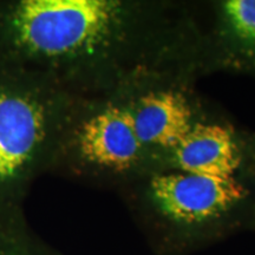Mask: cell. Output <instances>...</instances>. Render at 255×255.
Instances as JSON below:
<instances>
[{
    "label": "cell",
    "mask_w": 255,
    "mask_h": 255,
    "mask_svg": "<svg viewBox=\"0 0 255 255\" xmlns=\"http://www.w3.org/2000/svg\"><path fill=\"white\" fill-rule=\"evenodd\" d=\"M119 193L157 255H191L255 232V181L162 171Z\"/></svg>",
    "instance_id": "obj_1"
},
{
    "label": "cell",
    "mask_w": 255,
    "mask_h": 255,
    "mask_svg": "<svg viewBox=\"0 0 255 255\" xmlns=\"http://www.w3.org/2000/svg\"><path fill=\"white\" fill-rule=\"evenodd\" d=\"M72 97L0 60V207L23 206L34 181L50 174Z\"/></svg>",
    "instance_id": "obj_2"
},
{
    "label": "cell",
    "mask_w": 255,
    "mask_h": 255,
    "mask_svg": "<svg viewBox=\"0 0 255 255\" xmlns=\"http://www.w3.org/2000/svg\"><path fill=\"white\" fill-rule=\"evenodd\" d=\"M161 173L143 148L120 92L73 96L50 174L117 191Z\"/></svg>",
    "instance_id": "obj_3"
},
{
    "label": "cell",
    "mask_w": 255,
    "mask_h": 255,
    "mask_svg": "<svg viewBox=\"0 0 255 255\" xmlns=\"http://www.w3.org/2000/svg\"><path fill=\"white\" fill-rule=\"evenodd\" d=\"M196 79L161 76L120 91L145 151L164 171L167 156L197 124L221 114L196 92Z\"/></svg>",
    "instance_id": "obj_4"
},
{
    "label": "cell",
    "mask_w": 255,
    "mask_h": 255,
    "mask_svg": "<svg viewBox=\"0 0 255 255\" xmlns=\"http://www.w3.org/2000/svg\"><path fill=\"white\" fill-rule=\"evenodd\" d=\"M164 171L255 181V132L221 113L191 130L167 156Z\"/></svg>",
    "instance_id": "obj_5"
},
{
    "label": "cell",
    "mask_w": 255,
    "mask_h": 255,
    "mask_svg": "<svg viewBox=\"0 0 255 255\" xmlns=\"http://www.w3.org/2000/svg\"><path fill=\"white\" fill-rule=\"evenodd\" d=\"M202 68L255 79V0L199 2Z\"/></svg>",
    "instance_id": "obj_6"
},
{
    "label": "cell",
    "mask_w": 255,
    "mask_h": 255,
    "mask_svg": "<svg viewBox=\"0 0 255 255\" xmlns=\"http://www.w3.org/2000/svg\"><path fill=\"white\" fill-rule=\"evenodd\" d=\"M0 255H62L41 240L25 219L23 206L0 207Z\"/></svg>",
    "instance_id": "obj_7"
}]
</instances>
